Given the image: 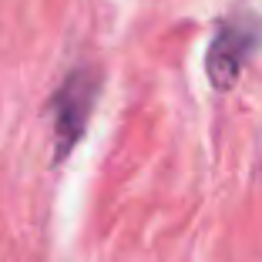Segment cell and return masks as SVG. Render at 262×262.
I'll use <instances>...</instances> for the list:
<instances>
[{
  "instance_id": "cell-1",
  "label": "cell",
  "mask_w": 262,
  "mask_h": 262,
  "mask_svg": "<svg viewBox=\"0 0 262 262\" xmlns=\"http://www.w3.org/2000/svg\"><path fill=\"white\" fill-rule=\"evenodd\" d=\"M98 88L101 81L91 68H74L54 91L51 111H54V158L57 162H64L71 155V148L81 141L88 118L94 111V101H98Z\"/></svg>"
},
{
  "instance_id": "cell-2",
  "label": "cell",
  "mask_w": 262,
  "mask_h": 262,
  "mask_svg": "<svg viewBox=\"0 0 262 262\" xmlns=\"http://www.w3.org/2000/svg\"><path fill=\"white\" fill-rule=\"evenodd\" d=\"M255 44H259V27L252 20H225L215 31V37L208 44V57H205V71H208L212 88L229 91L239 81Z\"/></svg>"
}]
</instances>
